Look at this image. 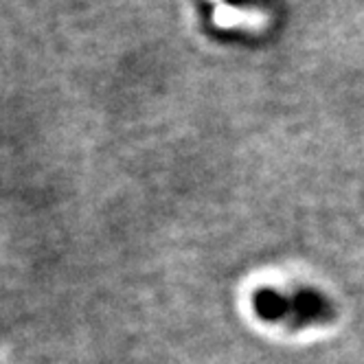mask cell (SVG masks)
<instances>
[{
  "mask_svg": "<svg viewBox=\"0 0 364 364\" xmlns=\"http://www.w3.org/2000/svg\"><path fill=\"white\" fill-rule=\"evenodd\" d=\"M252 311L264 323L288 329L329 325L338 314L333 301L316 288H296L292 292L259 288L252 292Z\"/></svg>",
  "mask_w": 364,
  "mask_h": 364,
  "instance_id": "obj_1",
  "label": "cell"
},
{
  "mask_svg": "<svg viewBox=\"0 0 364 364\" xmlns=\"http://www.w3.org/2000/svg\"><path fill=\"white\" fill-rule=\"evenodd\" d=\"M215 7V18L224 27H259L264 24V16L255 9H240L230 7L226 0H213Z\"/></svg>",
  "mask_w": 364,
  "mask_h": 364,
  "instance_id": "obj_2",
  "label": "cell"
}]
</instances>
